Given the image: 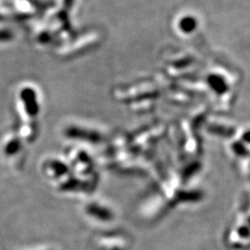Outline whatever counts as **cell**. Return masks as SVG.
Masks as SVG:
<instances>
[{
    "label": "cell",
    "instance_id": "obj_1",
    "mask_svg": "<svg viewBox=\"0 0 250 250\" xmlns=\"http://www.w3.org/2000/svg\"><path fill=\"white\" fill-rule=\"evenodd\" d=\"M249 224H250V217H249ZM250 226V225H249Z\"/></svg>",
    "mask_w": 250,
    "mask_h": 250
}]
</instances>
